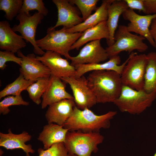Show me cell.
Wrapping results in <instances>:
<instances>
[{
    "label": "cell",
    "instance_id": "cell-30",
    "mask_svg": "<svg viewBox=\"0 0 156 156\" xmlns=\"http://www.w3.org/2000/svg\"><path fill=\"white\" fill-rule=\"evenodd\" d=\"M29 103L23 99L21 95L17 96H8L0 102V114L6 115L10 112L9 107L13 105L28 106Z\"/></svg>",
    "mask_w": 156,
    "mask_h": 156
},
{
    "label": "cell",
    "instance_id": "cell-36",
    "mask_svg": "<svg viewBox=\"0 0 156 156\" xmlns=\"http://www.w3.org/2000/svg\"><path fill=\"white\" fill-rule=\"evenodd\" d=\"M153 156H156V152L154 154V155H153Z\"/></svg>",
    "mask_w": 156,
    "mask_h": 156
},
{
    "label": "cell",
    "instance_id": "cell-33",
    "mask_svg": "<svg viewBox=\"0 0 156 156\" xmlns=\"http://www.w3.org/2000/svg\"><path fill=\"white\" fill-rule=\"evenodd\" d=\"M144 11L146 15L156 14V0H144Z\"/></svg>",
    "mask_w": 156,
    "mask_h": 156
},
{
    "label": "cell",
    "instance_id": "cell-18",
    "mask_svg": "<svg viewBox=\"0 0 156 156\" xmlns=\"http://www.w3.org/2000/svg\"><path fill=\"white\" fill-rule=\"evenodd\" d=\"M31 139V135L26 131H23L19 134H15L10 129L7 133L0 132V146L7 150L21 149L26 154H33L35 151L31 145L25 144Z\"/></svg>",
    "mask_w": 156,
    "mask_h": 156
},
{
    "label": "cell",
    "instance_id": "cell-13",
    "mask_svg": "<svg viewBox=\"0 0 156 156\" xmlns=\"http://www.w3.org/2000/svg\"><path fill=\"white\" fill-rule=\"evenodd\" d=\"M17 53L18 57L22 58L20 72L26 79L36 81L40 78L51 76L49 68L38 60L34 53L25 56L20 50Z\"/></svg>",
    "mask_w": 156,
    "mask_h": 156
},
{
    "label": "cell",
    "instance_id": "cell-12",
    "mask_svg": "<svg viewBox=\"0 0 156 156\" xmlns=\"http://www.w3.org/2000/svg\"><path fill=\"white\" fill-rule=\"evenodd\" d=\"M100 40L87 44L76 56H71L70 60L73 66L77 64L99 63L109 58L106 49L101 45Z\"/></svg>",
    "mask_w": 156,
    "mask_h": 156
},
{
    "label": "cell",
    "instance_id": "cell-3",
    "mask_svg": "<svg viewBox=\"0 0 156 156\" xmlns=\"http://www.w3.org/2000/svg\"><path fill=\"white\" fill-rule=\"evenodd\" d=\"M82 34L83 32H68L64 27L59 30H56L51 26L47 29L46 36L36 40V42L42 50L57 53L64 56L67 60H70L71 56L69 52L71 48Z\"/></svg>",
    "mask_w": 156,
    "mask_h": 156
},
{
    "label": "cell",
    "instance_id": "cell-6",
    "mask_svg": "<svg viewBox=\"0 0 156 156\" xmlns=\"http://www.w3.org/2000/svg\"><path fill=\"white\" fill-rule=\"evenodd\" d=\"M145 39L141 36L129 32L126 26L119 25L114 35V43L105 48L109 58L118 55L123 51L128 52L130 54L135 50L141 53L145 52L148 48L144 42Z\"/></svg>",
    "mask_w": 156,
    "mask_h": 156
},
{
    "label": "cell",
    "instance_id": "cell-28",
    "mask_svg": "<svg viewBox=\"0 0 156 156\" xmlns=\"http://www.w3.org/2000/svg\"><path fill=\"white\" fill-rule=\"evenodd\" d=\"M72 5H75L80 10L83 21L90 15L96 8L99 0H68Z\"/></svg>",
    "mask_w": 156,
    "mask_h": 156
},
{
    "label": "cell",
    "instance_id": "cell-29",
    "mask_svg": "<svg viewBox=\"0 0 156 156\" xmlns=\"http://www.w3.org/2000/svg\"><path fill=\"white\" fill-rule=\"evenodd\" d=\"M36 10L38 12L46 16L48 13V10L45 7L42 0H24L22 8L20 12L25 13L27 16H30L29 12Z\"/></svg>",
    "mask_w": 156,
    "mask_h": 156
},
{
    "label": "cell",
    "instance_id": "cell-24",
    "mask_svg": "<svg viewBox=\"0 0 156 156\" xmlns=\"http://www.w3.org/2000/svg\"><path fill=\"white\" fill-rule=\"evenodd\" d=\"M146 55L148 61L143 90L148 93L156 94V52H150Z\"/></svg>",
    "mask_w": 156,
    "mask_h": 156
},
{
    "label": "cell",
    "instance_id": "cell-8",
    "mask_svg": "<svg viewBox=\"0 0 156 156\" xmlns=\"http://www.w3.org/2000/svg\"><path fill=\"white\" fill-rule=\"evenodd\" d=\"M44 16L38 12L29 16L24 13L20 12L16 17L19 23L14 25L12 28L14 32H19L26 42L32 45L36 54L41 55L45 52L37 45L35 36L38 26L41 23Z\"/></svg>",
    "mask_w": 156,
    "mask_h": 156
},
{
    "label": "cell",
    "instance_id": "cell-1",
    "mask_svg": "<svg viewBox=\"0 0 156 156\" xmlns=\"http://www.w3.org/2000/svg\"><path fill=\"white\" fill-rule=\"evenodd\" d=\"M87 79L97 103H113L119 96L123 86L120 75L113 70L93 71Z\"/></svg>",
    "mask_w": 156,
    "mask_h": 156
},
{
    "label": "cell",
    "instance_id": "cell-22",
    "mask_svg": "<svg viewBox=\"0 0 156 156\" xmlns=\"http://www.w3.org/2000/svg\"><path fill=\"white\" fill-rule=\"evenodd\" d=\"M128 8L125 0H114L108 7L106 21L109 33V38L107 41L108 47L112 45L114 42V35L120 16Z\"/></svg>",
    "mask_w": 156,
    "mask_h": 156
},
{
    "label": "cell",
    "instance_id": "cell-19",
    "mask_svg": "<svg viewBox=\"0 0 156 156\" xmlns=\"http://www.w3.org/2000/svg\"><path fill=\"white\" fill-rule=\"evenodd\" d=\"M130 56V54L128 57L121 65H120L121 62L120 57L117 55L110 57L108 61L103 63L75 65L74 66L76 69L75 77H80L88 72L94 70H113L120 75L124 67L127 64Z\"/></svg>",
    "mask_w": 156,
    "mask_h": 156
},
{
    "label": "cell",
    "instance_id": "cell-7",
    "mask_svg": "<svg viewBox=\"0 0 156 156\" xmlns=\"http://www.w3.org/2000/svg\"><path fill=\"white\" fill-rule=\"evenodd\" d=\"M130 54V57L120 75L122 84L136 90H143L147 55L133 52Z\"/></svg>",
    "mask_w": 156,
    "mask_h": 156
},
{
    "label": "cell",
    "instance_id": "cell-37",
    "mask_svg": "<svg viewBox=\"0 0 156 156\" xmlns=\"http://www.w3.org/2000/svg\"><path fill=\"white\" fill-rule=\"evenodd\" d=\"M73 156H78L76 155H73Z\"/></svg>",
    "mask_w": 156,
    "mask_h": 156
},
{
    "label": "cell",
    "instance_id": "cell-17",
    "mask_svg": "<svg viewBox=\"0 0 156 156\" xmlns=\"http://www.w3.org/2000/svg\"><path fill=\"white\" fill-rule=\"evenodd\" d=\"M21 35L15 33L7 21L0 22V49L14 53L25 47L26 43Z\"/></svg>",
    "mask_w": 156,
    "mask_h": 156
},
{
    "label": "cell",
    "instance_id": "cell-23",
    "mask_svg": "<svg viewBox=\"0 0 156 156\" xmlns=\"http://www.w3.org/2000/svg\"><path fill=\"white\" fill-rule=\"evenodd\" d=\"M109 38V33L107 22L103 21L83 32L82 35L72 46L71 50H79L81 46L90 41L103 38L105 39L107 41Z\"/></svg>",
    "mask_w": 156,
    "mask_h": 156
},
{
    "label": "cell",
    "instance_id": "cell-4",
    "mask_svg": "<svg viewBox=\"0 0 156 156\" xmlns=\"http://www.w3.org/2000/svg\"><path fill=\"white\" fill-rule=\"evenodd\" d=\"M156 99L155 94L123 85L119 96L113 103L122 112L139 115L150 107Z\"/></svg>",
    "mask_w": 156,
    "mask_h": 156
},
{
    "label": "cell",
    "instance_id": "cell-16",
    "mask_svg": "<svg viewBox=\"0 0 156 156\" xmlns=\"http://www.w3.org/2000/svg\"><path fill=\"white\" fill-rule=\"evenodd\" d=\"M76 105L74 100L65 99L49 106L45 114L48 123L63 125L71 115Z\"/></svg>",
    "mask_w": 156,
    "mask_h": 156
},
{
    "label": "cell",
    "instance_id": "cell-27",
    "mask_svg": "<svg viewBox=\"0 0 156 156\" xmlns=\"http://www.w3.org/2000/svg\"><path fill=\"white\" fill-rule=\"evenodd\" d=\"M23 2V0H0V10L5 12L6 19L11 21L19 13Z\"/></svg>",
    "mask_w": 156,
    "mask_h": 156
},
{
    "label": "cell",
    "instance_id": "cell-2",
    "mask_svg": "<svg viewBox=\"0 0 156 156\" xmlns=\"http://www.w3.org/2000/svg\"><path fill=\"white\" fill-rule=\"evenodd\" d=\"M117 114L116 111H110L104 114L98 115L89 109L81 110L75 106L72 114L63 127L70 131L99 132L101 129L110 127L111 120Z\"/></svg>",
    "mask_w": 156,
    "mask_h": 156
},
{
    "label": "cell",
    "instance_id": "cell-5",
    "mask_svg": "<svg viewBox=\"0 0 156 156\" xmlns=\"http://www.w3.org/2000/svg\"><path fill=\"white\" fill-rule=\"evenodd\" d=\"M104 139V136L99 132L68 131L64 144L69 153L72 155L91 156L92 152H97L98 145Z\"/></svg>",
    "mask_w": 156,
    "mask_h": 156
},
{
    "label": "cell",
    "instance_id": "cell-35",
    "mask_svg": "<svg viewBox=\"0 0 156 156\" xmlns=\"http://www.w3.org/2000/svg\"><path fill=\"white\" fill-rule=\"evenodd\" d=\"M150 32L155 44V48L156 50V17L154 18L150 27Z\"/></svg>",
    "mask_w": 156,
    "mask_h": 156
},
{
    "label": "cell",
    "instance_id": "cell-11",
    "mask_svg": "<svg viewBox=\"0 0 156 156\" xmlns=\"http://www.w3.org/2000/svg\"><path fill=\"white\" fill-rule=\"evenodd\" d=\"M36 58L49 68L51 75L60 78L75 77V67L57 53L46 51L43 55L37 56Z\"/></svg>",
    "mask_w": 156,
    "mask_h": 156
},
{
    "label": "cell",
    "instance_id": "cell-9",
    "mask_svg": "<svg viewBox=\"0 0 156 156\" xmlns=\"http://www.w3.org/2000/svg\"><path fill=\"white\" fill-rule=\"evenodd\" d=\"M61 78L70 85L76 106L78 109H89L97 103L96 98L88 85L87 79L83 75L78 78L66 77Z\"/></svg>",
    "mask_w": 156,
    "mask_h": 156
},
{
    "label": "cell",
    "instance_id": "cell-20",
    "mask_svg": "<svg viewBox=\"0 0 156 156\" xmlns=\"http://www.w3.org/2000/svg\"><path fill=\"white\" fill-rule=\"evenodd\" d=\"M68 131L62 126L53 123H48L44 126L38 139L42 143L43 149H47L54 144L64 143Z\"/></svg>",
    "mask_w": 156,
    "mask_h": 156
},
{
    "label": "cell",
    "instance_id": "cell-25",
    "mask_svg": "<svg viewBox=\"0 0 156 156\" xmlns=\"http://www.w3.org/2000/svg\"><path fill=\"white\" fill-rule=\"evenodd\" d=\"M35 81L26 79L20 73L19 76L15 80L8 85L0 92V99L8 96L21 95L22 91L26 90L29 86Z\"/></svg>",
    "mask_w": 156,
    "mask_h": 156
},
{
    "label": "cell",
    "instance_id": "cell-14",
    "mask_svg": "<svg viewBox=\"0 0 156 156\" xmlns=\"http://www.w3.org/2000/svg\"><path fill=\"white\" fill-rule=\"evenodd\" d=\"M58 12L57 20L53 28L62 26L68 29L79 24L83 21L80 16L77 9L71 4L68 0H52Z\"/></svg>",
    "mask_w": 156,
    "mask_h": 156
},
{
    "label": "cell",
    "instance_id": "cell-31",
    "mask_svg": "<svg viewBox=\"0 0 156 156\" xmlns=\"http://www.w3.org/2000/svg\"><path fill=\"white\" fill-rule=\"evenodd\" d=\"M38 156H73L69 153L64 142L53 145L48 149L44 150L40 148L38 150ZM26 156H30L29 154Z\"/></svg>",
    "mask_w": 156,
    "mask_h": 156
},
{
    "label": "cell",
    "instance_id": "cell-32",
    "mask_svg": "<svg viewBox=\"0 0 156 156\" xmlns=\"http://www.w3.org/2000/svg\"><path fill=\"white\" fill-rule=\"evenodd\" d=\"M14 53L7 51H0V69L4 70L7 66L6 64L8 62H12L16 63L20 66L21 65L22 58L17 57L14 55Z\"/></svg>",
    "mask_w": 156,
    "mask_h": 156
},
{
    "label": "cell",
    "instance_id": "cell-26",
    "mask_svg": "<svg viewBox=\"0 0 156 156\" xmlns=\"http://www.w3.org/2000/svg\"><path fill=\"white\" fill-rule=\"evenodd\" d=\"M50 76L38 78L29 86L26 90L30 99L37 105H40L42 103L41 97L48 87Z\"/></svg>",
    "mask_w": 156,
    "mask_h": 156
},
{
    "label": "cell",
    "instance_id": "cell-21",
    "mask_svg": "<svg viewBox=\"0 0 156 156\" xmlns=\"http://www.w3.org/2000/svg\"><path fill=\"white\" fill-rule=\"evenodd\" d=\"M114 0H103L101 5L95 12L86 20L72 28L66 29L68 33L83 32L86 29L94 27L99 23L107 21L108 17V9Z\"/></svg>",
    "mask_w": 156,
    "mask_h": 156
},
{
    "label": "cell",
    "instance_id": "cell-34",
    "mask_svg": "<svg viewBox=\"0 0 156 156\" xmlns=\"http://www.w3.org/2000/svg\"><path fill=\"white\" fill-rule=\"evenodd\" d=\"M129 8L136 9L143 12L144 11V0H125Z\"/></svg>",
    "mask_w": 156,
    "mask_h": 156
},
{
    "label": "cell",
    "instance_id": "cell-15",
    "mask_svg": "<svg viewBox=\"0 0 156 156\" xmlns=\"http://www.w3.org/2000/svg\"><path fill=\"white\" fill-rule=\"evenodd\" d=\"M66 83L60 78L51 75L48 87L42 97V109L64 99L74 100L73 96L66 90Z\"/></svg>",
    "mask_w": 156,
    "mask_h": 156
},
{
    "label": "cell",
    "instance_id": "cell-10",
    "mask_svg": "<svg viewBox=\"0 0 156 156\" xmlns=\"http://www.w3.org/2000/svg\"><path fill=\"white\" fill-rule=\"evenodd\" d=\"M122 15L124 20L129 22L127 26L128 30L143 37L155 47V42L150 32V27L153 20L156 17V14L140 15L129 8Z\"/></svg>",
    "mask_w": 156,
    "mask_h": 156
}]
</instances>
